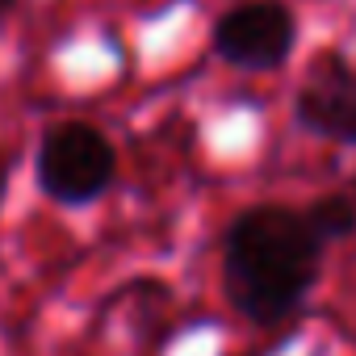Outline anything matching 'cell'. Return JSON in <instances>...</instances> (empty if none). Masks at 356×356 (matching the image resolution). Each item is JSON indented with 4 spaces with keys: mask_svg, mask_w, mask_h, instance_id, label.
<instances>
[{
    "mask_svg": "<svg viewBox=\"0 0 356 356\" xmlns=\"http://www.w3.org/2000/svg\"><path fill=\"white\" fill-rule=\"evenodd\" d=\"M327 243L285 202L243 206L222 231V298L256 331L289 323L318 285Z\"/></svg>",
    "mask_w": 356,
    "mask_h": 356,
    "instance_id": "obj_1",
    "label": "cell"
},
{
    "mask_svg": "<svg viewBox=\"0 0 356 356\" xmlns=\"http://www.w3.org/2000/svg\"><path fill=\"white\" fill-rule=\"evenodd\" d=\"M113 181H118V147L101 126L84 118H59L38 134L34 185L51 206L88 210L113 189Z\"/></svg>",
    "mask_w": 356,
    "mask_h": 356,
    "instance_id": "obj_2",
    "label": "cell"
},
{
    "mask_svg": "<svg viewBox=\"0 0 356 356\" xmlns=\"http://www.w3.org/2000/svg\"><path fill=\"white\" fill-rule=\"evenodd\" d=\"M302 42V22L285 0H243L210 26V55L235 72H281Z\"/></svg>",
    "mask_w": 356,
    "mask_h": 356,
    "instance_id": "obj_3",
    "label": "cell"
},
{
    "mask_svg": "<svg viewBox=\"0 0 356 356\" xmlns=\"http://www.w3.org/2000/svg\"><path fill=\"white\" fill-rule=\"evenodd\" d=\"M298 130L356 147V67L343 55H323L293 92Z\"/></svg>",
    "mask_w": 356,
    "mask_h": 356,
    "instance_id": "obj_4",
    "label": "cell"
},
{
    "mask_svg": "<svg viewBox=\"0 0 356 356\" xmlns=\"http://www.w3.org/2000/svg\"><path fill=\"white\" fill-rule=\"evenodd\" d=\"M302 218L310 222V231L327 248H335V243H343V239L356 235V202L348 193H323V197L306 202L302 206Z\"/></svg>",
    "mask_w": 356,
    "mask_h": 356,
    "instance_id": "obj_5",
    "label": "cell"
},
{
    "mask_svg": "<svg viewBox=\"0 0 356 356\" xmlns=\"http://www.w3.org/2000/svg\"><path fill=\"white\" fill-rule=\"evenodd\" d=\"M22 9V0H0V26H9V17Z\"/></svg>",
    "mask_w": 356,
    "mask_h": 356,
    "instance_id": "obj_6",
    "label": "cell"
},
{
    "mask_svg": "<svg viewBox=\"0 0 356 356\" xmlns=\"http://www.w3.org/2000/svg\"><path fill=\"white\" fill-rule=\"evenodd\" d=\"M352 202H356V172H352Z\"/></svg>",
    "mask_w": 356,
    "mask_h": 356,
    "instance_id": "obj_7",
    "label": "cell"
}]
</instances>
